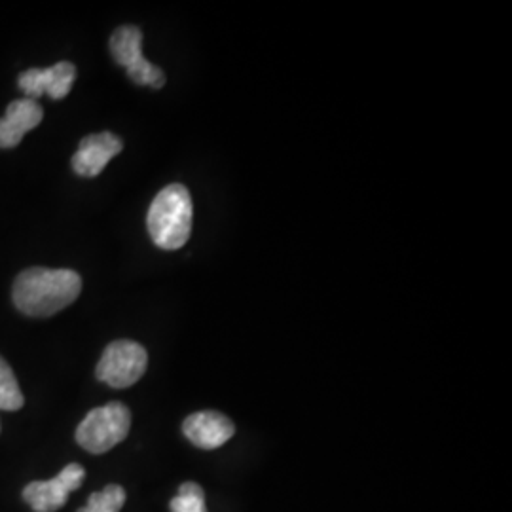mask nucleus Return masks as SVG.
Segmentation results:
<instances>
[{
    "label": "nucleus",
    "mask_w": 512,
    "mask_h": 512,
    "mask_svg": "<svg viewBox=\"0 0 512 512\" xmlns=\"http://www.w3.org/2000/svg\"><path fill=\"white\" fill-rule=\"evenodd\" d=\"M82 291V277L74 270L29 268L16 277L12 300L29 317H52L71 306Z\"/></svg>",
    "instance_id": "obj_1"
},
{
    "label": "nucleus",
    "mask_w": 512,
    "mask_h": 512,
    "mask_svg": "<svg viewBox=\"0 0 512 512\" xmlns=\"http://www.w3.org/2000/svg\"><path fill=\"white\" fill-rule=\"evenodd\" d=\"M192 198L183 184H169L154 198L148 209V234L164 251L186 245L192 232Z\"/></svg>",
    "instance_id": "obj_2"
},
{
    "label": "nucleus",
    "mask_w": 512,
    "mask_h": 512,
    "mask_svg": "<svg viewBox=\"0 0 512 512\" xmlns=\"http://www.w3.org/2000/svg\"><path fill=\"white\" fill-rule=\"evenodd\" d=\"M131 427V412L122 403H109L92 412L76 429V442L90 454H105L126 440Z\"/></svg>",
    "instance_id": "obj_3"
},
{
    "label": "nucleus",
    "mask_w": 512,
    "mask_h": 512,
    "mask_svg": "<svg viewBox=\"0 0 512 512\" xmlns=\"http://www.w3.org/2000/svg\"><path fill=\"white\" fill-rule=\"evenodd\" d=\"M110 54L120 67L128 71L129 78L137 86H148L152 90L164 88V71L143 57V33L139 27H118L110 37Z\"/></svg>",
    "instance_id": "obj_4"
},
{
    "label": "nucleus",
    "mask_w": 512,
    "mask_h": 512,
    "mask_svg": "<svg viewBox=\"0 0 512 512\" xmlns=\"http://www.w3.org/2000/svg\"><path fill=\"white\" fill-rule=\"evenodd\" d=\"M147 366V349L131 340H116L103 351L95 376L114 389H126L143 378Z\"/></svg>",
    "instance_id": "obj_5"
},
{
    "label": "nucleus",
    "mask_w": 512,
    "mask_h": 512,
    "mask_svg": "<svg viewBox=\"0 0 512 512\" xmlns=\"http://www.w3.org/2000/svg\"><path fill=\"white\" fill-rule=\"evenodd\" d=\"M84 478V467L78 463H71L52 480L31 482L23 490V499L37 512L59 511L67 503L69 494L82 486Z\"/></svg>",
    "instance_id": "obj_6"
},
{
    "label": "nucleus",
    "mask_w": 512,
    "mask_h": 512,
    "mask_svg": "<svg viewBox=\"0 0 512 512\" xmlns=\"http://www.w3.org/2000/svg\"><path fill=\"white\" fill-rule=\"evenodd\" d=\"M76 80V67L69 61L55 63L48 69H27L19 74V90L27 95V99H35L40 95H50L55 101L65 99L73 90Z\"/></svg>",
    "instance_id": "obj_7"
},
{
    "label": "nucleus",
    "mask_w": 512,
    "mask_h": 512,
    "mask_svg": "<svg viewBox=\"0 0 512 512\" xmlns=\"http://www.w3.org/2000/svg\"><path fill=\"white\" fill-rule=\"evenodd\" d=\"M122 148V139L110 131L84 137L73 156V169L76 175L88 179L101 175V171L109 165L116 154L122 152Z\"/></svg>",
    "instance_id": "obj_8"
},
{
    "label": "nucleus",
    "mask_w": 512,
    "mask_h": 512,
    "mask_svg": "<svg viewBox=\"0 0 512 512\" xmlns=\"http://www.w3.org/2000/svg\"><path fill=\"white\" fill-rule=\"evenodd\" d=\"M183 433L194 446L202 450H217L234 437L236 427L224 414L215 410H205L196 412L184 420Z\"/></svg>",
    "instance_id": "obj_9"
},
{
    "label": "nucleus",
    "mask_w": 512,
    "mask_h": 512,
    "mask_svg": "<svg viewBox=\"0 0 512 512\" xmlns=\"http://www.w3.org/2000/svg\"><path fill=\"white\" fill-rule=\"evenodd\" d=\"M44 110L35 99H18L8 105L6 116L0 118V148H16L21 139L37 128Z\"/></svg>",
    "instance_id": "obj_10"
},
{
    "label": "nucleus",
    "mask_w": 512,
    "mask_h": 512,
    "mask_svg": "<svg viewBox=\"0 0 512 512\" xmlns=\"http://www.w3.org/2000/svg\"><path fill=\"white\" fill-rule=\"evenodd\" d=\"M25 403L14 370L0 357V410L16 412Z\"/></svg>",
    "instance_id": "obj_11"
},
{
    "label": "nucleus",
    "mask_w": 512,
    "mask_h": 512,
    "mask_svg": "<svg viewBox=\"0 0 512 512\" xmlns=\"http://www.w3.org/2000/svg\"><path fill=\"white\" fill-rule=\"evenodd\" d=\"M126 503V490L118 484H109L105 490L90 495L88 503L76 512H120Z\"/></svg>",
    "instance_id": "obj_12"
},
{
    "label": "nucleus",
    "mask_w": 512,
    "mask_h": 512,
    "mask_svg": "<svg viewBox=\"0 0 512 512\" xmlns=\"http://www.w3.org/2000/svg\"><path fill=\"white\" fill-rule=\"evenodd\" d=\"M169 507L171 512H207L202 486L196 482H184L179 494L171 499Z\"/></svg>",
    "instance_id": "obj_13"
}]
</instances>
